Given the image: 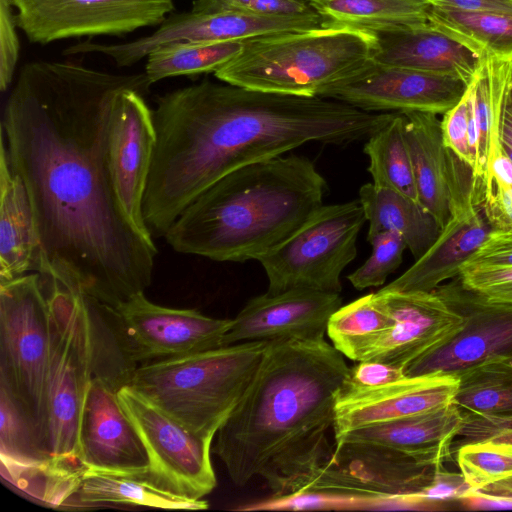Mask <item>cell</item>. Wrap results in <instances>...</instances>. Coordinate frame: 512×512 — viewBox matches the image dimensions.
<instances>
[{
    "label": "cell",
    "mask_w": 512,
    "mask_h": 512,
    "mask_svg": "<svg viewBox=\"0 0 512 512\" xmlns=\"http://www.w3.org/2000/svg\"><path fill=\"white\" fill-rule=\"evenodd\" d=\"M145 72L113 74L73 62L25 64L1 120L9 166L22 180L42 251L39 274L115 307L152 282L157 248L114 191L107 161L111 107Z\"/></svg>",
    "instance_id": "6da1fadb"
},
{
    "label": "cell",
    "mask_w": 512,
    "mask_h": 512,
    "mask_svg": "<svg viewBox=\"0 0 512 512\" xmlns=\"http://www.w3.org/2000/svg\"><path fill=\"white\" fill-rule=\"evenodd\" d=\"M152 112L156 144L143 200L152 237H164L182 211L224 175L305 143L363 140L395 114L208 79L158 97Z\"/></svg>",
    "instance_id": "7a4b0ae2"
},
{
    "label": "cell",
    "mask_w": 512,
    "mask_h": 512,
    "mask_svg": "<svg viewBox=\"0 0 512 512\" xmlns=\"http://www.w3.org/2000/svg\"><path fill=\"white\" fill-rule=\"evenodd\" d=\"M350 367L324 338L269 341L246 391L218 429L212 452L232 482L265 480L272 500L301 493L330 457L337 394Z\"/></svg>",
    "instance_id": "3957f363"
},
{
    "label": "cell",
    "mask_w": 512,
    "mask_h": 512,
    "mask_svg": "<svg viewBox=\"0 0 512 512\" xmlns=\"http://www.w3.org/2000/svg\"><path fill=\"white\" fill-rule=\"evenodd\" d=\"M327 183L304 156L280 155L213 183L164 237L176 252L219 262L258 260L294 234L322 205Z\"/></svg>",
    "instance_id": "277c9868"
},
{
    "label": "cell",
    "mask_w": 512,
    "mask_h": 512,
    "mask_svg": "<svg viewBox=\"0 0 512 512\" xmlns=\"http://www.w3.org/2000/svg\"><path fill=\"white\" fill-rule=\"evenodd\" d=\"M41 275V274H40ZM52 314V343L40 427L51 467L80 481V429L88 388L97 373V331L91 299L41 275Z\"/></svg>",
    "instance_id": "5b68a950"
},
{
    "label": "cell",
    "mask_w": 512,
    "mask_h": 512,
    "mask_svg": "<svg viewBox=\"0 0 512 512\" xmlns=\"http://www.w3.org/2000/svg\"><path fill=\"white\" fill-rule=\"evenodd\" d=\"M374 33L324 26L243 41L242 50L214 76L231 85L272 93L320 96L328 87L367 68Z\"/></svg>",
    "instance_id": "8992f818"
},
{
    "label": "cell",
    "mask_w": 512,
    "mask_h": 512,
    "mask_svg": "<svg viewBox=\"0 0 512 512\" xmlns=\"http://www.w3.org/2000/svg\"><path fill=\"white\" fill-rule=\"evenodd\" d=\"M268 343L242 342L142 364L128 385L188 429L215 437L246 391Z\"/></svg>",
    "instance_id": "52a82bcc"
},
{
    "label": "cell",
    "mask_w": 512,
    "mask_h": 512,
    "mask_svg": "<svg viewBox=\"0 0 512 512\" xmlns=\"http://www.w3.org/2000/svg\"><path fill=\"white\" fill-rule=\"evenodd\" d=\"M366 221L359 199L323 204L287 240L257 260L267 276L266 293L312 289L340 294L341 274L357 256L358 235Z\"/></svg>",
    "instance_id": "ba28073f"
},
{
    "label": "cell",
    "mask_w": 512,
    "mask_h": 512,
    "mask_svg": "<svg viewBox=\"0 0 512 512\" xmlns=\"http://www.w3.org/2000/svg\"><path fill=\"white\" fill-rule=\"evenodd\" d=\"M442 467L443 463L382 444L335 442L330 457L298 495L384 501L398 508L423 510V501L416 496H423Z\"/></svg>",
    "instance_id": "9c48e42d"
},
{
    "label": "cell",
    "mask_w": 512,
    "mask_h": 512,
    "mask_svg": "<svg viewBox=\"0 0 512 512\" xmlns=\"http://www.w3.org/2000/svg\"><path fill=\"white\" fill-rule=\"evenodd\" d=\"M51 343L52 314L41 275L31 272L0 283V381L39 425Z\"/></svg>",
    "instance_id": "30bf717a"
},
{
    "label": "cell",
    "mask_w": 512,
    "mask_h": 512,
    "mask_svg": "<svg viewBox=\"0 0 512 512\" xmlns=\"http://www.w3.org/2000/svg\"><path fill=\"white\" fill-rule=\"evenodd\" d=\"M106 310L118 345L134 368L221 347L233 322L157 305L144 292L115 307L106 305Z\"/></svg>",
    "instance_id": "8fae6325"
},
{
    "label": "cell",
    "mask_w": 512,
    "mask_h": 512,
    "mask_svg": "<svg viewBox=\"0 0 512 512\" xmlns=\"http://www.w3.org/2000/svg\"><path fill=\"white\" fill-rule=\"evenodd\" d=\"M117 394L146 448L151 479L191 500L211 493L217 484L210 457L215 437L188 429L128 384Z\"/></svg>",
    "instance_id": "7c38bea8"
},
{
    "label": "cell",
    "mask_w": 512,
    "mask_h": 512,
    "mask_svg": "<svg viewBox=\"0 0 512 512\" xmlns=\"http://www.w3.org/2000/svg\"><path fill=\"white\" fill-rule=\"evenodd\" d=\"M17 27L31 43L117 36L160 25L173 0H11Z\"/></svg>",
    "instance_id": "4fadbf2b"
},
{
    "label": "cell",
    "mask_w": 512,
    "mask_h": 512,
    "mask_svg": "<svg viewBox=\"0 0 512 512\" xmlns=\"http://www.w3.org/2000/svg\"><path fill=\"white\" fill-rule=\"evenodd\" d=\"M464 319L462 328L405 369L406 376L459 377L492 362L512 360V305L486 301L465 289L458 277L435 290Z\"/></svg>",
    "instance_id": "5bb4252c"
},
{
    "label": "cell",
    "mask_w": 512,
    "mask_h": 512,
    "mask_svg": "<svg viewBox=\"0 0 512 512\" xmlns=\"http://www.w3.org/2000/svg\"><path fill=\"white\" fill-rule=\"evenodd\" d=\"M461 78L374 61L360 73L325 89L320 97L372 113L419 111L444 114L464 95Z\"/></svg>",
    "instance_id": "9a60e30c"
},
{
    "label": "cell",
    "mask_w": 512,
    "mask_h": 512,
    "mask_svg": "<svg viewBox=\"0 0 512 512\" xmlns=\"http://www.w3.org/2000/svg\"><path fill=\"white\" fill-rule=\"evenodd\" d=\"M293 22L289 16L266 15L250 11L188 12L167 17L152 34L132 41L103 44L90 40L67 47L63 54H102L118 67H130L155 48L179 41H244L259 36L287 32Z\"/></svg>",
    "instance_id": "2e32d148"
},
{
    "label": "cell",
    "mask_w": 512,
    "mask_h": 512,
    "mask_svg": "<svg viewBox=\"0 0 512 512\" xmlns=\"http://www.w3.org/2000/svg\"><path fill=\"white\" fill-rule=\"evenodd\" d=\"M374 300L393 324L364 347L354 361H381L405 369L441 346L463 326V316L437 292L379 290Z\"/></svg>",
    "instance_id": "e0dca14e"
},
{
    "label": "cell",
    "mask_w": 512,
    "mask_h": 512,
    "mask_svg": "<svg viewBox=\"0 0 512 512\" xmlns=\"http://www.w3.org/2000/svg\"><path fill=\"white\" fill-rule=\"evenodd\" d=\"M144 94L127 88L114 97L108 130L107 161L117 199L130 222L150 235L143 200L156 144L152 109Z\"/></svg>",
    "instance_id": "ac0fdd59"
},
{
    "label": "cell",
    "mask_w": 512,
    "mask_h": 512,
    "mask_svg": "<svg viewBox=\"0 0 512 512\" xmlns=\"http://www.w3.org/2000/svg\"><path fill=\"white\" fill-rule=\"evenodd\" d=\"M118 390L100 375L91 379L80 429L83 465L93 471L146 473L150 465L148 453L120 404Z\"/></svg>",
    "instance_id": "d6986e66"
},
{
    "label": "cell",
    "mask_w": 512,
    "mask_h": 512,
    "mask_svg": "<svg viewBox=\"0 0 512 512\" xmlns=\"http://www.w3.org/2000/svg\"><path fill=\"white\" fill-rule=\"evenodd\" d=\"M457 377L431 374L405 378L376 388L346 383L337 394L334 439L365 426L443 408L452 403Z\"/></svg>",
    "instance_id": "ffe728a7"
},
{
    "label": "cell",
    "mask_w": 512,
    "mask_h": 512,
    "mask_svg": "<svg viewBox=\"0 0 512 512\" xmlns=\"http://www.w3.org/2000/svg\"><path fill=\"white\" fill-rule=\"evenodd\" d=\"M341 306L340 294L312 289L253 297L232 319L223 346L250 341L324 338L330 317Z\"/></svg>",
    "instance_id": "44dd1931"
},
{
    "label": "cell",
    "mask_w": 512,
    "mask_h": 512,
    "mask_svg": "<svg viewBox=\"0 0 512 512\" xmlns=\"http://www.w3.org/2000/svg\"><path fill=\"white\" fill-rule=\"evenodd\" d=\"M483 196L454 201L450 217L431 247L383 291L431 292L457 277L492 232L482 211Z\"/></svg>",
    "instance_id": "7402d4cb"
},
{
    "label": "cell",
    "mask_w": 512,
    "mask_h": 512,
    "mask_svg": "<svg viewBox=\"0 0 512 512\" xmlns=\"http://www.w3.org/2000/svg\"><path fill=\"white\" fill-rule=\"evenodd\" d=\"M374 34L377 64L451 75L467 83L480 64L481 58L428 23Z\"/></svg>",
    "instance_id": "603a6c76"
},
{
    "label": "cell",
    "mask_w": 512,
    "mask_h": 512,
    "mask_svg": "<svg viewBox=\"0 0 512 512\" xmlns=\"http://www.w3.org/2000/svg\"><path fill=\"white\" fill-rule=\"evenodd\" d=\"M42 268L33 209L20 177L0 144V283Z\"/></svg>",
    "instance_id": "cb8c5ba5"
},
{
    "label": "cell",
    "mask_w": 512,
    "mask_h": 512,
    "mask_svg": "<svg viewBox=\"0 0 512 512\" xmlns=\"http://www.w3.org/2000/svg\"><path fill=\"white\" fill-rule=\"evenodd\" d=\"M403 114L418 201L443 228L450 217L451 179L450 150L443 142L441 120L429 112Z\"/></svg>",
    "instance_id": "d4e9b609"
},
{
    "label": "cell",
    "mask_w": 512,
    "mask_h": 512,
    "mask_svg": "<svg viewBox=\"0 0 512 512\" xmlns=\"http://www.w3.org/2000/svg\"><path fill=\"white\" fill-rule=\"evenodd\" d=\"M464 423V415L453 403L422 414L403 417L349 431L335 439L371 442L443 463L450 455L453 439Z\"/></svg>",
    "instance_id": "484cf974"
},
{
    "label": "cell",
    "mask_w": 512,
    "mask_h": 512,
    "mask_svg": "<svg viewBox=\"0 0 512 512\" xmlns=\"http://www.w3.org/2000/svg\"><path fill=\"white\" fill-rule=\"evenodd\" d=\"M1 475L20 488L44 470H53L39 422L27 405L0 381Z\"/></svg>",
    "instance_id": "4316f807"
},
{
    "label": "cell",
    "mask_w": 512,
    "mask_h": 512,
    "mask_svg": "<svg viewBox=\"0 0 512 512\" xmlns=\"http://www.w3.org/2000/svg\"><path fill=\"white\" fill-rule=\"evenodd\" d=\"M359 201L369 223L367 239L384 231H396L414 259H419L441 232L436 218L418 201L392 189L366 183Z\"/></svg>",
    "instance_id": "83f0119b"
},
{
    "label": "cell",
    "mask_w": 512,
    "mask_h": 512,
    "mask_svg": "<svg viewBox=\"0 0 512 512\" xmlns=\"http://www.w3.org/2000/svg\"><path fill=\"white\" fill-rule=\"evenodd\" d=\"M512 84V62L483 57L469 83L477 130L476 177L484 184L492 162L504 151L500 128L506 97Z\"/></svg>",
    "instance_id": "f1b7e54d"
},
{
    "label": "cell",
    "mask_w": 512,
    "mask_h": 512,
    "mask_svg": "<svg viewBox=\"0 0 512 512\" xmlns=\"http://www.w3.org/2000/svg\"><path fill=\"white\" fill-rule=\"evenodd\" d=\"M80 504H126L162 509L202 510L208 502L191 500L160 487L146 473L118 474L86 470L71 497Z\"/></svg>",
    "instance_id": "f546056e"
},
{
    "label": "cell",
    "mask_w": 512,
    "mask_h": 512,
    "mask_svg": "<svg viewBox=\"0 0 512 512\" xmlns=\"http://www.w3.org/2000/svg\"><path fill=\"white\" fill-rule=\"evenodd\" d=\"M322 25L372 33L428 23L430 5L423 0H308Z\"/></svg>",
    "instance_id": "4dcf8cb0"
},
{
    "label": "cell",
    "mask_w": 512,
    "mask_h": 512,
    "mask_svg": "<svg viewBox=\"0 0 512 512\" xmlns=\"http://www.w3.org/2000/svg\"><path fill=\"white\" fill-rule=\"evenodd\" d=\"M428 24L478 58L512 62V11L450 10L430 6Z\"/></svg>",
    "instance_id": "1f68e13d"
},
{
    "label": "cell",
    "mask_w": 512,
    "mask_h": 512,
    "mask_svg": "<svg viewBox=\"0 0 512 512\" xmlns=\"http://www.w3.org/2000/svg\"><path fill=\"white\" fill-rule=\"evenodd\" d=\"M404 125V114L395 112L387 124L367 138L364 145L369 159L367 170L375 186L395 190L418 201Z\"/></svg>",
    "instance_id": "d6a6232c"
},
{
    "label": "cell",
    "mask_w": 512,
    "mask_h": 512,
    "mask_svg": "<svg viewBox=\"0 0 512 512\" xmlns=\"http://www.w3.org/2000/svg\"><path fill=\"white\" fill-rule=\"evenodd\" d=\"M243 41H179L159 46L147 56L145 74L150 85L175 76L216 72L242 50Z\"/></svg>",
    "instance_id": "836d02e7"
},
{
    "label": "cell",
    "mask_w": 512,
    "mask_h": 512,
    "mask_svg": "<svg viewBox=\"0 0 512 512\" xmlns=\"http://www.w3.org/2000/svg\"><path fill=\"white\" fill-rule=\"evenodd\" d=\"M458 379L452 403L463 415L512 418V360L479 366Z\"/></svg>",
    "instance_id": "e575fe53"
},
{
    "label": "cell",
    "mask_w": 512,
    "mask_h": 512,
    "mask_svg": "<svg viewBox=\"0 0 512 512\" xmlns=\"http://www.w3.org/2000/svg\"><path fill=\"white\" fill-rule=\"evenodd\" d=\"M392 324L391 316L371 293L335 311L328 321L326 333L332 345L354 361L364 347Z\"/></svg>",
    "instance_id": "d590c367"
},
{
    "label": "cell",
    "mask_w": 512,
    "mask_h": 512,
    "mask_svg": "<svg viewBox=\"0 0 512 512\" xmlns=\"http://www.w3.org/2000/svg\"><path fill=\"white\" fill-rule=\"evenodd\" d=\"M460 473L472 491L512 476V444L493 439L470 441L457 451Z\"/></svg>",
    "instance_id": "8d00e7d4"
},
{
    "label": "cell",
    "mask_w": 512,
    "mask_h": 512,
    "mask_svg": "<svg viewBox=\"0 0 512 512\" xmlns=\"http://www.w3.org/2000/svg\"><path fill=\"white\" fill-rule=\"evenodd\" d=\"M372 246L368 259L347 276L358 290L378 287L385 283L402 263L407 248L403 237L396 231H384L367 239Z\"/></svg>",
    "instance_id": "74e56055"
},
{
    "label": "cell",
    "mask_w": 512,
    "mask_h": 512,
    "mask_svg": "<svg viewBox=\"0 0 512 512\" xmlns=\"http://www.w3.org/2000/svg\"><path fill=\"white\" fill-rule=\"evenodd\" d=\"M481 207L492 231L512 232V164L491 170Z\"/></svg>",
    "instance_id": "f35d334b"
},
{
    "label": "cell",
    "mask_w": 512,
    "mask_h": 512,
    "mask_svg": "<svg viewBox=\"0 0 512 512\" xmlns=\"http://www.w3.org/2000/svg\"><path fill=\"white\" fill-rule=\"evenodd\" d=\"M457 277L465 289L482 299L512 305V267L467 268Z\"/></svg>",
    "instance_id": "ab89813d"
},
{
    "label": "cell",
    "mask_w": 512,
    "mask_h": 512,
    "mask_svg": "<svg viewBox=\"0 0 512 512\" xmlns=\"http://www.w3.org/2000/svg\"><path fill=\"white\" fill-rule=\"evenodd\" d=\"M470 103L471 91L468 85L460 101L443 114L441 129L445 147L472 167L468 134Z\"/></svg>",
    "instance_id": "60d3db41"
},
{
    "label": "cell",
    "mask_w": 512,
    "mask_h": 512,
    "mask_svg": "<svg viewBox=\"0 0 512 512\" xmlns=\"http://www.w3.org/2000/svg\"><path fill=\"white\" fill-rule=\"evenodd\" d=\"M11 0H0V90L11 85L19 59L20 43Z\"/></svg>",
    "instance_id": "b9f144b4"
},
{
    "label": "cell",
    "mask_w": 512,
    "mask_h": 512,
    "mask_svg": "<svg viewBox=\"0 0 512 512\" xmlns=\"http://www.w3.org/2000/svg\"><path fill=\"white\" fill-rule=\"evenodd\" d=\"M512 267V232L492 231L462 269Z\"/></svg>",
    "instance_id": "7bdbcfd3"
},
{
    "label": "cell",
    "mask_w": 512,
    "mask_h": 512,
    "mask_svg": "<svg viewBox=\"0 0 512 512\" xmlns=\"http://www.w3.org/2000/svg\"><path fill=\"white\" fill-rule=\"evenodd\" d=\"M404 369L381 361H359L345 383L357 388H376L405 378Z\"/></svg>",
    "instance_id": "ee69618b"
},
{
    "label": "cell",
    "mask_w": 512,
    "mask_h": 512,
    "mask_svg": "<svg viewBox=\"0 0 512 512\" xmlns=\"http://www.w3.org/2000/svg\"><path fill=\"white\" fill-rule=\"evenodd\" d=\"M458 435L471 441L493 439L512 444V418L464 415V423Z\"/></svg>",
    "instance_id": "f6af8a7d"
},
{
    "label": "cell",
    "mask_w": 512,
    "mask_h": 512,
    "mask_svg": "<svg viewBox=\"0 0 512 512\" xmlns=\"http://www.w3.org/2000/svg\"><path fill=\"white\" fill-rule=\"evenodd\" d=\"M432 7L450 10H499L512 11L509 0H423Z\"/></svg>",
    "instance_id": "bcb514c9"
},
{
    "label": "cell",
    "mask_w": 512,
    "mask_h": 512,
    "mask_svg": "<svg viewBox=\"0 0 512 512\" xmlns=\"http://www.w3.org/2000/svg\"><path fill=\"white\" fill-rule=\"evenodd\" d=\"M254 0H195L193 11L217 12L226 10L251 11Z\"/></svg>",
    "instance_id": "7dc6e473"
},
{
    "label": "cell",
    "mask_w": 512,
    "mask_h": 512,
    "mask_svg": "<svg viewBox=\"0 0 512 512\" xmlns=\"http://www.w3.org/2000/svg\"><path fill=\"white\" fill-rule=\"evenodd\" d=\"M500 143L512 163V84L508 91L500 128Z\"/></svg>",
    "instance_id": "c3c4849f"
},
{
    "label": "cell",
    "mask_w": 512,
    "mask_h": 512,
    "mask_svg": "<svg viewBox=\"0 0 512 512\" xmlns=\"http://www.w3.org/2000/svg\"><path fill=\"white\" fill-rule=\"evenodd\" d=\"M477 492L494 498L512 500V476L487 485Z\"/></svg>",
    "instance_id": "681fc988"
},
{
    "label": "cell",
    "mask_w": 512,
    "mask_h": 512,
    "mask_svg": "<svg viewBox=\"0 0 512 512\" xmlns=\"http://www.w3.org/2000/svg\"><path fill=\"white\" fill-rule=\"evenodd\" d=\"M509 1H510V3L512 4V0H509Z\"/></svg>",
    "instance_id": "f907efd6"
}]
</instances>
